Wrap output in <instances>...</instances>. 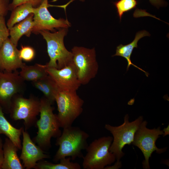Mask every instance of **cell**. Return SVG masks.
<instances>
[{
    "label": "cell",
    "mask_w": 169,
    "mask_h": 169,
    "mask_svg": "<svg viewBox=\"0 0 169 169\" xmlns=\"http://www.w3.org/2000/svg\"><path fill=\"white\" fill-rule=\"evenodd\" d=\"M61 135L56 138L55 145L59 148L53 161L56 162L63 158L70 157L71 160L83 158L82 151L85 150L88 144L89 135L79 127L72 126L63 128Z\"/></svg>",
    "instance_id": "6da1fadb"
},
{
    "label": "cell",
    "mask_w": 169,
    "mask_h": 169,
    "mask_svg": "<svg viewBox=\"0 0 169 169\" xmlns=\"http://www.w3.org/2000/svg\"><path fill=\"white\" fill-rule=\"evenodd\" d=\"M40 102V118L36 124L38 131L33 140L44 151L51 147V139L59 137L62 132L52 105L44 97Z\"/></svg>",
    "instance_id": "7a4b0ae2"
},
{
    "label": "cell",
    "mask_w": 169,
    "mask_h": 169,
    "mask_svg": "<svg viewBox=\"0 0 169 169\" xmlns=\"http://www.w3.org/2000/svg\"><path fill=\"white\" fill-rule=\"evenodd\" d=\"M67 28H62L51 33L43 30L40 34L47 43V50L50 58L46 65L49 67L61 69L72 62V54L65 48L64 42Z\"/></svg>",
    "instance_id": "3957f363"
},
{
    "label": "cell",
    "mask_w": 169,
    "mask_h": 169,
    "mask_svg": "<svg viewBox=\"0 0 169 169\" xmlns=\"http://www.w3.org/2000/svg\"><path fill=\"white\" fill-rule=\"evenodd\" d=\"M58 114L56 116L60 127L72 126L74 120L82 114L84 101L76 91L59 89L55 96Z\"/></svg>",
    "instance_id": "277c9868"
},
{
    "label": "cell",
    "mask_w": 169,
    "mask_h": 169,
    "mask_svg": "<svg viewBox=\"0 0 169 169\" xmlns=\"http://www.w3.org/2000/svg\"><path fill=\"white\" fill-rule=\"evenodd\" d=\"M112 137L103 136L92 141L86 149V153L83 157L84 169H104L114 163L116 158L109 151Z\"/></svg>",
    "instance_id": "5b68a950"
},
{
    "label": "cell",
    "mask_w": 169,
    "mask_h": 169,
    "mask_svg": "<svg viewBox=\"0 0 169 169\" xmlns=\"http://www.w3.org/2000/svg\"><path fill=\"white\" fill-rule=\"evenodd\" d=\"M143 120V116H141L130 122L128 115L126 114L124 118V123L119 126H114L108 124L105 125V128L113 136L109 150L114 155L117 161H120L124 156L123 148L126 145L131 144L135 133Z\"/></svg>",
    "instance_id": "8992f818"
},
{
    "label": "cell",
    "mask_w": 169,
    "mask_h": 169,
    "mask_svg": "<svg viewBox=\"0 0 169 169\" xmlns=\"http://www.w3.org/2000/svg\"><path fill=\"white\" fill-rule=\"evenodd\" d=\"M40 99L31 95L24 97L22 94H18L12 98L9 113L14 120H23L25 130L36 125L37 116L40 113Z\"/></svg>",
    "instance_id": "52a82bcc"
},
{
    "label": "cell",
    "mask_w": 169,
    "mask_h": 169,
    "mask_svg": "<svg viewBox=\"0 0 169 169\" xmlns=\"http://www.w3.org/2000/svg\"><path fill=\"white\" fill-rule=\"evenodd\" d=\"M147 122L143 121L134 135V140L131 143L138 147L142 151L145 159L143 161L142 166L144 169H150L149 159L154 151L158 154L165 152L167 148H158L156 142L160 135H163V132L159 126L157 128L149 129L146 127Z\"/></svg>",
    "instance_id": "ba28073f"
},
{
    "label": "cell",
    "mask_w": 169,
    "mask_h": 169,
    "mask_svg": "<svg viewBox=\"0 0 169 169\" xmlns=\"http://www.w3.org/2000/svg\"><path fill=\"white\" fill-rule=\"evenodd\" d=\"M72 62L81 85H86L94 78L98 69L95 48L74 46L71 49Z\"/></svg>",
    "instance_id": "9c48e42d"
},
{
    "label": "cell",
    "mask_w": 169,
    "mask_h": 169,
    "mask_svg": "<svg viewBox=\"0 0 169 169\" xmlns=\"http://www.w3.org/2000/svg\"><path fill=\"white\" fill-rule=\"evenodd\" d=\"M24 81L17 70H0V105L5 112L9 113L13 97L24 92L25 87Z\"/></svg>",
    "instance_id": "30bf717a"
},
{
    "label": "cell",
    "mask_w": 169,
    "mask_h": 169,
    "mask_svg": "<svg viewBox=\"0 0 169 169\" xmlns=\"http://www.w3.org/2000/svg\"><path fill=\"white\" fill-rule=\"evenodd\" d=\"M48 0H43L41 4L35 8L33 13L34 26L32 33L39 34L42 31L55 32L56 29L68 28L71 24L67 19H57L51 14L48 9Z\"/></svg>",
    "instance_id": "8fae6325"
},
{
    "label": "cell",
    "mask_w": 169,
    "mask_h": 169,
    "mask_svg": "<svg viewBox=\"0 0 169 169\" xmlns=\"http://www.w3.org/2000/svg\"><path fill=\"white\" fill-rule=\"evenodd\" d=\"M45 65L48 75L55 82L59 89L77 91L81 85L78 78L76 68L73 62L60 69L49 67Z\"/></svg>",
    "instance_id": "7c38bea8"
},
{
    "label": "cell",
    "mask_w": 169,
    "mask_h": 169,
    "mask_svg": "<svg viewBox=\"0 0 169 169\" xmlns=\"http://www.w3.org/2000/svg\"><path fill=\"white\" fill-rule=\"evenodd\" d=\"M23 140L22 151L20 159L23 161L24 168L27 169L34 168L38 161L50 157L38 145H36L26 130H22Z\"/></svg>",
    "instance_id": "4fadbf2b"
},
{
    "label": "cell",
    "mask_w": 169,
    "mask_h": 169,
    "mask_svg": "<svg viewBox=\"0 0 169 169\" xmlns=\"http://www.w3.org/2000/svg\"><path fill=\"white\" fill-rule=\"evenodd\" d=\"M25 63L19 56V50L8 38L0 49V70L12 72L21 68Z\"/></svg>",
    "instance_id": "5bb4252c"
},
{
    "label": "cell",
    "mask_w": 169,
    "mask_h": 169,
    "mask_svg": "<svg viewBox=\"0 0 169 169\" xmlns=\"http://www.w3.org/2000/svg\"><path fill=\"white\" fill-rule=\"evenodd\" d=\"M3 149L4 160L2 169L24 168L17 154V152L19 149L8 137L5 138L4 143L3 144Z\"/></svg>",
    "instance_id": "9a60e30c"
},
{
    "label": "cell",
    "mask_w": 169,
    "mask_h": 169,
    "mask_svg": "<svg viewBox=\"0 0 169 169\" xmlns=\"http://www.w3.org/2000/svg\"><path fill=\"white\" fill-rule=\"evenodd\" d=\"M150 35L148 32L145 30L137 32L136 34L134 39L131 42L125 45L120 44L117 46L115 54L112 56H120L125 58L128 64L127 71L128 70L130 66L132 65L144 72L146 76L148 77L149 73L133 64L131 60V57L134 48L138 47L137 43L139 40L144 37L150 36Z\"/></svg>",
    "instance_id": "2e32d148"
},
{
    "label": "cell",
    "mask_w": 169,
    "mask_h": 169,
    "mask_svg": "<svg viewBox=\"0 0 169 169\" xmlns=\"http://www.w3.org/2000/svg\"><path fill=\"white\" fill-rule=\"evenodd\" d=\"M33 14H31L22 21L15 24L9 30L10 39L17 46L20 38L23 35L29 37L34 26Z\"/></svg>",
    "instance_id": "e0dca14e"
},
{
    "label": "cell",
    "mask_w": 169,
    "mask_h": 169,
    "mask_svg": "<svg viewBox=\"0 0 169 169\" xmlns=\"http://www.w3.org/2000/svg\"><path fill=\"white\" fill-rule=\"evenodd\" d=\"M23 128L17 129L13 126L4 116L2 107L0 105V130L17 146L22 149L20 136Z\"/></svg>",
    "instance_id": "ac0fdd59"
},
{
    "label": "cell",
    "mask_w": 169,
    "mask_h": 169,
    "mask_svg": "<svg viewBox=\"0 0 169 169\" xmlns=\"http://www.w3.org/2000/svg\"><path fill=\"white\" fill-rule=\"evenodd\" d=\"M33 86L42 92L45 98L52 105L55 101V96L59 90L56 83L48 75L37 81L32 82Z\"/></svg>",
    "instance_id": "d6986e66"
},
{
    "label": "cell",
    "mask_w": 169,
    "mask_h": 169,
    "mask_svg": "<svg viewBox=\"0 0 169 169\" xmlns=\"http://www.w3.org/2000/svg\"><path fill=\"white\" fill-rule=\"evenodd\" d=\"M21 69L19 75L24 81H35L48 75L45 65L36 64L28 66L25 64Z\"/></svg>",
    "instance_id": "ffe728a7"
},
{
    "label": "cell",
    "mask_w": 169,
    "mask_h": 169,
    "mask_svg": "<svg viewBox=\"0 0 169 169\" xmlns=\"http://www.w3.org/2000/svg\"><path fill=\"white\" fill-rule=\"evenodd\" d=\"M35 8L29 3L19 5L11 11L10 17L7 21V26L9 29L15 24L22 21L31 14L34 13Z\"/></svg>",
    "instance_id": "44dd1931"
},
{
    "label": "cell",
    "mask_w": 169,
    "mask_h": 169,
    "mask_svg": "<svg viewBox=\"0 0 169 169\" xmlns=\"http://www.w3.org/2000/svg\"><path fill=\"white\" fill-rule=\"evenodd\" d=\"M70 157L61 159L60 162L54 164L44 159L37 162L34 168L35 169H80L81 166L77 162L71 161Z\"/></svg>",
    "instance_id": "7402d4cb"
},
{
    "label": "cell",
    "mask_w": 169,
    "mask_h": 169,
    "mask_svg": "<svg viewBox=\"0 0 169 169\" xmlns=\"http://www.w3.org/2000/svg\"><path fill=\"white\" fill-rule=\"evenodd\" d=\"M136 0H119L114 3L120 21L124 13L135 8Z\"/></svg>",
    "instance_id": "603a6c76"
},
{
    "label": "cell",
    "mask_w": 169,
    "mask_h": 169,
    "mask_svg": "<svg viewBox=\"0 0 169 169\" xmlns=\"http://www.w3.org/2000/svg\"><path fill=\"white\" fill-rule=\"evenodd\" d=\"M35 53L34 49L30 46H22L19 50V56L22 60L30 62L34 58Z\"/></svg>",
    "instance_id": "cb8c5ba5"
},
{
    "label": "cell",
    "mask_w": 169,
    "mask_h": 169,
    "mask_svg": "<svg viewBox=\"0 0 169 169\" xmlns=\"http://www.w3.org/2000/svg\"><path fill=\"white\" fill-rule=\"evenodd\" d=\"M9 36V30L6 24L5 17L0 16V49Z\"/></svg>",
    "instance_id": "d4e9b609"
},
{
    "label": "cell",
    "mask_w": 169,
    "mask_h": 169,
    "mask_svg": "<svg viewBox=\"0 0 169 169\" xmlns=\"http://www.w3.org/2000/svg\"><path fill=\"white\" fill-rule=\"evenodd\" d=\"M43 0H12L9 5V10L12 11L17 6L24 3H29L35 8L38 7Z\"/></svg>",
    "instance_id": "484cf974"
},
{
    "label": "cell",
    "mask_w": 169,
    "mask_h": 169,
    "mask_svg": "<svg viewBox=\"0 0 169 169\" xmlns=\"http://www.w3.org/2000/svg\"><path fill=\"white\" fill-rule=\"evenodd\" d=\"M9 0H0V16L5 17L9 10Z\"/></svg>",
    "instance_id": "4316f807"
},
{
    "label": "cell",
    "mask_w": 169,
    "mask_h": 169,
    "mask_svg": "<svg viewBox=\"0 0 169 169\" xmlns=\"http://www.w3.org/2000/svg\"><path fill=\"white\" fill-rule=\"evenodd\" d=\"M151 4L159 8L161 7H162L166 5V2L163 0H149Z\"/></svg>",
    "instance_id": "83f0119b"
},
{
    "label": "cell",
    "mask_w": 169,
    "mask_h": 169,
    "mask_svg": "<svg viewBox=\"0 0 169 169\" xmlns=\"http://www.w3.org/2000/svg\"><path fill=\"white\" fill-rule=\"evenodd\" d=\"M4 160V154L3 149L2 140L0 137V169H2Z\"/></svg>",
    "instance_id": "f1b7e54d"
},
{
    "label": "cell",
    "mask_w": 169,
    "mask_h": 169,
    "mask_svg": "<svg viewBox=\"0 0 169 169\" xmlns=\"http://www.w3.org/2000/svg\"><path fill=\"white\" fill-rule=\"evenodd\" d=\"M122 165L120 161H117L113 166L109 165L105 166L104 169H119L121 167Z\"/></svg>",
    "instance_id": "f546056e"
},
{
    "label": "cell",
    "mask_w": 169,
    "mask_h": 169,
    "mask_svg": "<svg viewBox=\"0 0 169 169\" xmlns=\"http://www.w3.org/2000/svg\"><path fill=\"white\" fill-rule=\"evenodd\" d=\"M76 0H70L68 2L65 4L60 5H54L49 4V7H58L59 8H63L65 10V12L66 11V7L69 5L71 3L73 2L74 1ZM82 2L84 1L85 0H79Z\"/></svg>",
    "instance_id": "4dcf8cb0"
},
{
    "label": "cell",
    "mask_w": 169,
    "mask_h": 169,
    "mask_svg": "<svg viewBox=\"0 0 169 169\" xmlns=\"http://www.w3.org/2000/svg\"><path fill=\"white\" fill-rule=\"evenodd\" d=\"M163 132V136L164 137L167 135L169 134V125L166 128H165L162 130Z\"/></svg>",
    "instance_id": "1f68e13d"
},
{
    "label": "cell",
    "mask_w": 169,
    "mask_h": 169,
    "mask_svg": "<svg viewBox=\"0 0 169 169\" xmlns=\"http://www.w3.org/2000/svg\"><path fill=\"white\" fill-rule=\"evenodd\" d=\"M3 134V133L2 131L0 130V134Z\"/></svg>",
    "instance_id": "d6a6232c"
}]
</instances>
